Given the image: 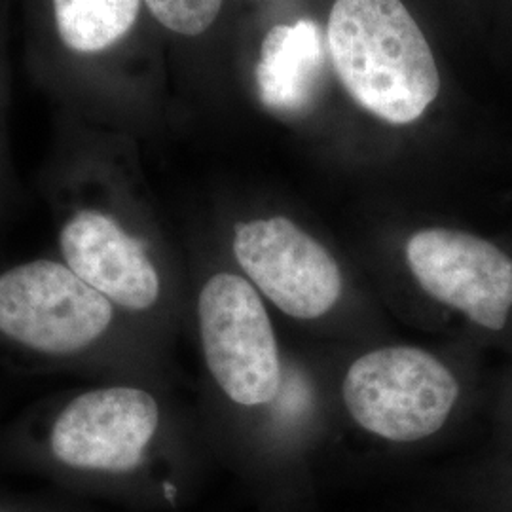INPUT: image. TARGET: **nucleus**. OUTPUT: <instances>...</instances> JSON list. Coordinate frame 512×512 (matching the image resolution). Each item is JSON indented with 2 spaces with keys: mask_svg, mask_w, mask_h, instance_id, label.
Wrapping results in <instances>:
<instances>
[{
  "mask_svg": "<svg viewBox=\"0 0 512 512\" xmlns=\"http://www.w3.org/2000/svg\"><path fill=\"white\" fill-rule=\"evenodd\" d=\"M323 31L313 19L277 25L262 42L258 95L268 109L300 112L313 101L325 71Z\"/></svg>",
  "mask_w": 512,
  "mask_h": 512,
  "instance_id": "9",
  "label": "nucleus"
},
{
  "mask_svg": "<svg viewBox=\"0 0 512 512\" xmlns=\"http://www.w3.org/2000/svg\"><path fill=\"white\" fill-rule=\"evenodd\" d=\"M234 255L260 293L291 317L317 319L340 300L336 260L285 217L238 224Z\"/></svg>",
  "mask_w": 512,
  "mask_h": 512,
  "instance_id": "6",
  "label": "nucleus"
},
{
  "mask_svg": "<svg viewBox=\"0 0 512 512\" xmlns=\"http://www.w3.org/2000/svg\"><path fill=\"white\" fill-rule=\"evenodd\" d=\"M203 355L213 380L241 406L270 403L281 380L270 315L249 281L213 275L198 298Z\"/></svg>",
  "mask_w": 512,
  "mask_h": 512,
  "instance_id": "4",
  "label": "nucleus"
},
{
  "mask_svg": "<svg viewBox=\"0 0 512 512\" xmlns=\"http://www.w3.org/2000/svg\"><path fill=\"white\" fill-rule=\"evenodd\" d=\"M459 387L435 355L420 348L370 351L349 366L344 401L368 433L395 442L427 439L446 423Z\"/></svg>",
  "mask_w": 512,
  "mask_h": 512,
  "instance_id": "3",
  "label": "nucleus"
},
{
  "mask_svg": "<svg viewBox=\"0 0 512 512\" xmlns=\"http://www.w3.org/2000/svg\"><path fill=\"white\" fill-rule=\"evenodd\" d=\"M114 319V304L65 262L31 260L0 274V334L48 357L93 348Z\"/></svg>",
  "mask_w": 512,
  "mask_h": 512,
  "instance_id": "2",
  "label": "nucleus"
},
{
  "mask_svg": "<svg viewBox=\"0 0 512 512\" xmlns=\"http://www.w3.org/2000/svg\"><path fill=\"white\" fill-rule=\"evenodd\" d=\"M327 40L344 88L385 122H416L437 99L435 57L403 0H334Z\"/></svg>",
  "mask_w": 512,
  "mask_h": 512,
  "instance_id": "1",
  "label": "nucleus"
},
{
  "mask_svg": "<svg viewBox=\"0 0 512 512\" xmlns=\"http://www.w3.org/2000/svg\"><path fill=\"white\" fill-rule=\"evenodd\" d=\"M63 262L122 310L147 311L162 293L147 247L97 209H80L59 230Z\"/></svg>",
  "mask_w": 512,
  "mask_h": 512,
  "instance_id": "8",
  "label": "nucleus"
},
{
  "mask_svg": "<svg viewBox=\"0 0 512 512\" xmlns=\"http://www.w3.org/2000/svg\"><path fill=\"white\" fill-rule=\"evenodd\" d=\"M158 423L160 408L145 389L97 387L61 408L50 431V450L73 469L126 473L143 463Z\"/></svg>",
  "mask_w": 512,
  "mask_h": 512,
  "instance_id": "5",
  "label": "nucleus"
},
{
  "mask_svg": "<svg viewBox=\"0 0 512 512\" xmlns=\"http://www.w3.org/2000/svg\"><path fill=\"white\" fill-rule=\"evenodd\" d=\"M148 10L165 29L198 37L219 18L222 0H145Z\"/></svg>",
  "mask_w": 512,
  "mask_h": 512,
  "instance_id": "11",
  "label": "nucleus"
},
{
  "mask_svg": "<svg viewBox=\"0 0 512 512\" xmlns=\"http://www.w3.org/2000/svg\"><path fill=\"white\" fill-rule=\"evenodd\" d=\"M139 8L141 0H54L57 33L74 52H103L128 35Z\"/></svg>",
  "mask_w": 512,
  "mask_h": 512,
  "instance_id": "10",
  "label": "nucleus"
},
{
  "mask_svg": "<svg viewBox=\"0 0 512 512\" xmlns=\"http://www.w3.org/2000/svg\"><path fill=\"white\" fill-rule=\"evenodd\" d=\"M406 258L421 289L463 311L484 329L501 330L512 308V258L494 243L458 230L414 234Z\"/></svg>",
  "mask_w": 512,
  "mask_h": 512,
  "instance_id": "7",
  "label": "nucleus"
}]
</instances>
